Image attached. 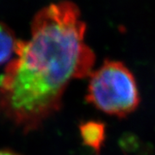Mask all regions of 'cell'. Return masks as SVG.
<instances>
[{"label":"cell","mask_w":155,"mask_h":155,"mask_svg":"<svg viewBox=\"0 0 155 155\" xmlns=\"http://www.w3.org/2000/svg\"><path fill=\"white\" fill-rule=\"evenodd\" d=\"M86 25L68 1L35 16L28 41H17V58L0 76V114L28 133L61 107L72 79L90 76L95 54L84 42Z\"/></svg>","instance_id":"obj_1"},{"label":"cell","mask_w":155,"mask_h":155,"mask_svg":"<svg viewBox=\"0 0 155 155\" xmlns=\"http://www.w3.org/2000/svg\"><path fill=\"white\" fill-rule=\"evenodd\" d=\"M85 98L99 110L118 117L131 114L140 104L133 73L123 63L110 60L91 73Z\"/></svg>","instance_id":"obj_2"},{"label":"cell","mask_w":155,"mask_h":155,"mask_svg":"<svg viewBox=\"0 0 155 155\" xmlns=\"http://www.w3.org/2000/svg\"><path fill=\"white\" fill-rule=\"evenodd\" d=\"M79 133L84 145L99 152L105 140V126L103 122L89 121L79 126Z\"/></svg>","instance_id":"obj_3"},{"label":"cell","mask_w":155,"mask_h":155,"mask_svg":"<svg viewBox=\"0 0 155 155\" xmlns=\"http://www.w3.org/2000/svg\"><path fill=\"white\" fill-rule=\"evenodd\" d=\"M17 40L5 23L0 22V65L5 63L15 53Z\"/></svg>","instance_id":"obj_4"},{"label":"cell","mask_w":155,"mask_h":155,"mask_svg":"<svg viewBox=\"0 0 155 155\" xmlns=\"http://www.w3.org/2000/svg\"><path fill=\"white\" fill-rule=\"evenodd\" d=\"M0 155H21L10 150H0Z\"/></svg>","instance_id":"obj_5"}]
</instances>
